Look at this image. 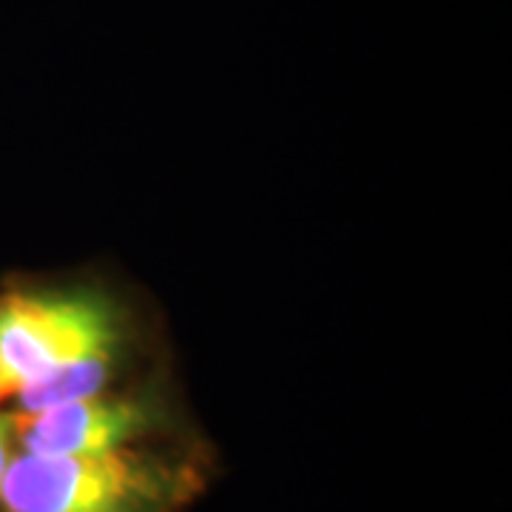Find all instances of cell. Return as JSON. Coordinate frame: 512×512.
Returning a JSON list of instances; mask_svg holds the SVG:
<instances>
[{"label": "cell", "mask_w": 512, "mask_h": 512, "mask_svg": "<svg viewBox=\"0 0 512 512\" xmlns=\"http://www.w3.org/2000/svg\"><path fill=\"white\" fill-rule=\"evenodd\" d=\"M180 464L134 450L94 456L12 458L0 481V512H171L191 493Z\"/></svg>", "instance_id": "1"}, {"label": "cell", "mask_w": 512, "mask_h": 512, "mask_svg": "<svg viewBox=\"0 0 512 512\" xmlns=\"http://www.w3.org/2000/svg\"><path fill=\"white\" fill-rule=\"evenodd\" d=\"M117 319L92 293H12L0 299V376L9 390L60 365L117 353Z\"/></svg>", "instance_id": "2"}, {"label": "cell", "mask_w": 512, "mask_h": 512, "mask_svg": "<svg viewBox=\"0 0 512 512\" xmlns=\"http://www.w3.org/2000/svg\"><path fill=\"white\" fill-rule=\"evenodd\" d=\"M160 421L157 404L143 396H89L32 413L23 430V453L37 456H94L123 450Z\"/></svg>", "instance_id": "3"}, {"label": "cell", "mask_w": 512, "mask_h": 512, "mask_svg": "<svg viewBox=\"0 0 512 512\" xmlns=\"http://www.w3.org/2000/svg\"><path fill=\"white\" fill-rule=\"evenodd\" d=\"M111 362H114V353H100V356L60 365L32 382L20 384L18 402L23 413L32 416L57 404L80 402V399L103 393V387L111 379Z\"/></svg>", "instance_id": "4"}, {"label": "cell", "mask_w": 512, "mask_h": 512, "mask_svg": "<svg viewBox=\"0 0 512 512\" xmlns=\"http://www.w3.org/2000/svg\"><path fill=\"white\" fill-rule=\"evenodd\" d=\"M9 461H12V424L0 419V481H3Z\"/></svg>", "instance_id": "5"}, {"label": "cell", "mask_w": 512, "mask_h": 512, "mask_svg": "<svg viewBox=\"0 0 512 512\" xmlns=\"http://www.w3.org/2000/svg\"><path fill=\"white\" fill-rule=\"evenodd\" d=\"M9 393V384H6V379L0 376V396H6Z\"/></svg>", "instance_id": "6"}]
</instances>
